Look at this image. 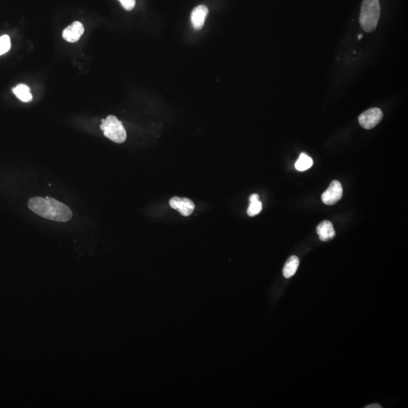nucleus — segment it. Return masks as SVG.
<instances>
[{
    "mask_svg": "<svg viewBox=\"0 0 408 408\" xmlns=\"http://www.w3.org/2000/svg\"><path fill=\"white\" fill-rule=\"evenodd\" d=\"M313 165V160L307 154H300V158L295 163V167L299 171H306L310 169Z\"/></svg>",
    "mask_w": 408,
    "mask_h": 408,
    "instance_id": "f8f14e48",
    "label": "nucleus"
},
{
    "mask_svg": "<svg viewBox=\"0 0 408 408\" xmlns=\"http://www.w3.org/2000/svg\"><path fill=\"white\" fill-rule=\"evenodd\" d=\"M300 265V260L296 256H291L288 259L286 263H285L283 269L284 276L286 278H289L293 277L296 274L298 268Z\"/></svg>",
    "mask_w": 408,
    "mask_h": 408,
    "instance_id": "9d476101",
    "label": "nucleus"
},
{
    "mask_svg": "<svg viewBox=\"0 0 408 408\" xmlns=\"http://www.w3.org/2000/svg\"><path fill=\"white\" fill-rule=\"evenodd\" d=\"M83 33L84 27L82 23L79 21H74L63 31L62 36L67 42H76L79 41Z\"/></svg>",
    "mask_w": 408,
    "mask_h": 408,
    "instance_id": "0eeeda50",
    "label": "nucleus"
},
{
    "mask_svg": "<svg viewBox=\"0 0 408 408\" xmlns=\"http://www.w3.org/2000/svg\"><path fill=\"white\" fill-rule=\"evenodd\" d=\"M11 48L10 37L4 35L0 37V56L9 52Z\"/></svg>",
    "mask_w": 408,
    "mask_h": 408,
    "instance_id": "4468645a",
    "label": "nucleus"
},
{
    "mask_svg": "<svg viewBox=\"0 0 408 408\" xmlns=\"http://www.w3.org/2000/svg\"><path fill=\"white\" fill-rule=\"evenodd\" d=\"M119 1L125 10H132L136 5V0H119Z\"/></svg>",
    "mask_w": 408,
    "mask_h": 408,
    "instance_id": "2eb2a0df",
    "label": "nucleus"
},
{
    "mask_svg": "<svg viewBox=\"0 0 408 408\" xmlns=\"http://www.w3.org/2000/svg\"><path fill=\"white\" fill-rule=\"evenodd\" d=\"M12 92L21 102H30L32 101V94L30 93V88L27 85L19 84L16 87L13 88Z\"/></svg>",
    "mask_w": 408,
    "mask_h": 408,
    "instance_id": "9b49d317",
    "label": "nucleus"
},
{
    "mask_svg": "<svg viewBox=\"0 0 408 408\" xmlns=\"http://www.w3.org/2000/svg\"><path fill=\"white\" fill-rule=\"evenodd\" d=\"M258 200H260V197H259L258 194H253L249 197V202H251V201H258Z\"/></svg>",
    "mask_w": 408,
    "mask_h": 408,
    "instance_id": "dca6fc26",
    "label": "nucleus"
},
{
    "mask_svg": "<svg viewBox=\"0 0 408 408\" xmlns=\"http://www.w3.org/2000/svg\"><path fill=\"white\" fill-rule=\"evenodd\" d=\"M28 207L38 216L52 221L66 223L73 216L68 206L52 198H31L28 201Z\"/></svg>",
    "mask_w": 408,
    "mask_h": 408,
    "instance_id": "f257e3e1",
    "label": "nucleus"
},
{
    "mask_svg": "<svg viewBox=\"0 0 408 408\" xmlns=\"http://www.w3.org/2000/svg\"><path fill=\"white\" fill-rule=\"evenodd\" d=\"M207 7L205 5H198L191 12V23L193 27L196 30H200L202 28L205 23L206 15H208Z\"/></svg>",
    "mask_w": 408,
    "mask_h": 408,
    "instance_id": "6e6552de",
    "label": "nucleus"
},
{
    "mask_svg": "<svg viewBox=\"0 0 408 408\" xmlns=\"http://www.w3.org/2000/svg\"><path fill=\"white\" fill-rule=\"evenodd\" d=\"M343 193V186L341 183L336 180H333L329 184L327 190L321 196V200L324 204L331 206L341 200Z\"/></svg>",
    "mask_w": 408,
    "mask_h": 408,
    "instance_id": "39448f33",
    "label": "nucleus"
},
{
    "mask_svg": "<svg viewBox=\"0 0 408 408\" xmlns=\"http://www.w3.org/2000/svg\"><path fill=\"white\" fill-rule=\"evenodd\" d=\"M362 37H363V36H362V34H360V35L358 36V40H361Z\"/></svg>",
    "mask_w": 408,
    "mask_h": 408,
    "instance_id": "a211bd4d",
    "label": "nucleus"
},
{
    "mask_svg": "<svg viewBox=\"0 0 408 408\" xmlns=\"http://www.w3.org/2000/svg\"><path fill=\"white\" fill-rule=\"evenodd\" d=\"M383 116L380 108L373 107L362 113L358 117V122L364 129H373L382 121Z\"/></svg>",
    "mask_w": 408,
    "mask_h": 408,
    "instance_id": "20e7f679",
    "label": "nucleus"
},
{
    "mask_svg": "<svg viewBox=\"0 0 408 408\" xmlns=\"http://www.w3.org/2000/svg\"><path fill=\"white\" fill-rule=\"evenodd\" d=\"M101 129L104 132L105 137L114 143L121 144L126 139V132L122 122L113 115L102 120Z\"/></svg>",
    "mask_w": 408,
    "mask_h": 408,
    "instance_id": "7ed1b4c3",
    "label": "nucleus"
},
{
    "mask_svg": "<svg viewBox=\"0 0 408 408\" xmlns=\"http://www.w3.org/2000/svg\"><path fill=\"white\" fill-rule=\"evenodd\" d=\"M366 408H382L381 405H377V404H373V405H368L365 407Z\"/></svg>",
    "mask_w": 408,
    "mask_h": 408,
    "instance_id": "f3484780",
    "label": "nucleus"
},
{
    "mask_svg": "<svg viewBox=\"0 0 408 408\" xmlns=\"http://www.w3.org/2000/svg\"><path fill=\"white\" fill-rule=\"evenodd\" d=\"M317 233H318L320 240L322 241H329L336 236V232H335L333 224L326 220L321 222L318 224L317 227Z\"/></svg>",
    "mask_w": 408,
    "mask_h": 408,
    "instance_id": "1a4fd4ad",
    "label": "nucleus"
},
{
    "mask_svg": "<svg viewBox=\"0 0 408 408\" xmlns=\"http://www.w3.org/2000/svg\"><path fill=\"white\" fill-rule=\"evenodd\" d=\"M169 205L172 209H176L183 216H188L194 212L195 205L188 198H180L174 197L169 201Z\"/></svg>",
    "mask_w": 408,
    "mask_h": 408,
    "instance_id": "423d86ee",
    "label": "nucleus"
},
{
    "mask_svg": "<svg viewBox=\"0 0 408 408\" xmlns=\"http://www.w3.org/2000/svg\"><path fill=\"white\" fill-rule=\"evenodd\" d=\"M380 16L379 0H363L360 14V24L366 32H371L378 24Z\"/></svg>",
    "mask_w": 408,
    "mask_h": 408,
    "instance_id": "f03ea898",
    "label": "nucleus"
},
{
    "mask_svg": "<svg viewBox=\"0 0 408 408\" xmlns=\"http://www.w3.org/2000/svg\"><path fill=\"white\" fill-rule=\"evenodd\" d=\"M262 209H263V204L260 202V200L251 201L249 207H248L247 214L249 216H256V215L261 213Z\"/></svg>",
    "mask_w": 408,
    "mask_h": 408,
    "instance_id": "ddd939ff",
    "label": "nucleus"
}]
</instances>
